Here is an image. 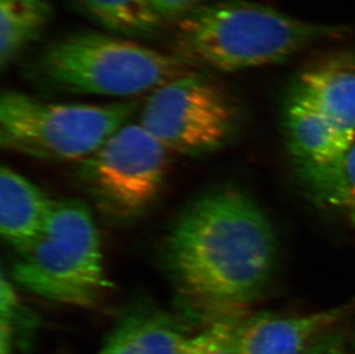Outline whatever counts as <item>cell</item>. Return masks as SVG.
Listing matches in <instances>:
<instances>
[{
  "label": "cell",
  "instance_id": "6da1fadb",
  "mask_svg": "<svg viewBox=\"0 0 355 354\" xmlns=\"http://www.w3.org/2000/svg\"><path fill=\"white\" fill-rule=\"evenodd\" d=\"M277 252L267 214L232 187L195 198L161 245L164 269L184 304L209 322L248 313L272 280Z\"/></svg>",
  "mask_w": 355,
  "mask_h": 354
},
{
  "label": "cell",
  "instance_id": "7a4b0ae2",
  "mask_svg": "<svg viewBox=\"0 0 355 354\" xmlns=\"http://www.w3.org/2000/svg\"><path fill=\"white\" fill-rule=\"evenodd\" d=\"M349 28L312 24L248 0L202 3L178 20L182 57L220 71L279 64L304 47L342 36Z\"/></svg>",
  "mask_w": 355,
  "mask_h": 354
},
{
  "label": "cell",
  "instance_id": "3957f363",
  "mask_svg": "<svg viewBox=\"0 0 355 354\" xmlns=\"http://www.w3.org/2000/svg\"><path fill=\"white\" fill-rule=\"evenodd\" d=\"M181 54L164 53L132 40L76 33L49 44L33 74L40 83L68 94L130 97L197 73Z\"/></svg>",
  "mask_w": 355,
  "mask_h": 354
},
{
  "label": "cell",
  "instance_id": "277c9868",
  "mask_svg": "<svg viewBox=\"0 0 355 354\" xmlns=\"http://www.w3.org/2000/svg\"><path fill=\"white\" fill-rule=\"evenodd\" d=\"M12 282L45 301L94 308L111 289L97 226L82 201H54L43 234L17 254Z\"/></svg>",
  "mask_w": 355,
  "mask_h": 354
},
{
  "label": "cell",
  "instance_id": "5b68a950",
  "mask_svg": "<svg viewBox=\"0 0 355 354\" xmlns=\"http://www.w3.org/2000/svg\"><path fill=\"white\" fill-rule=\"evenodd\" d=\"M137 108L136 101L49 103L7 91L0 99V143L38 160H83L127 124Z\"/></svg>",
  "mask_w": 355,
  "mask_h": 354
},
{
  "label": "cell",
  "instance_id": "8992f818",
  "mask_svg": "<svg viewBox=\"0 0 355 354\" xmlns=\"http://www.w3.org/2000/svg\"><path fill=\"white\" fill-rule=\"evenodd\" d=\"M284 124L297 168L329 164L349 150L355 142V54L325 58L295 76Z\"/></svg>",
  "mask_w": 355,
  "mask_h": 354
},
{
  "label": "cell",
  "instance_id": "52a82bcc",
  "mask_svg": "<svg viewBox=\"0 0 355 354\" xmlns=\"http://www.w3.org/2000/svg\"><path fill=\"white\" fill-rule=\"evenodd\" d=\"M169 152L139 122L127 124L80 161L78 177L98 211L128 224L155 205L164 187Z\"/></svg>",
  "mask_w": 355,
  "mask_h": 354
},
{
  "label": "cell",
  "instance_id": "ba28073f",
  "mask_svg": "<svg viewBox=\"0 0 355 354\" xmlns=\"http://www.w3.org/2000/svg\"><path fill=\"white\" fill-rule=\"evenodd\" d=\"M139 124L169 153L201 155L230 141L237 110L218 83L197 71L152 91Z\"/></svg>",
  "mask_w": 355,
  "mask_h": 354
},
{
  "label": "cell",
  "instance_id": "9c48e42d",
  "mask_svg": "<svg viewBox=\"0 0 355 354\" xmlns=\"http://www.w3.org/2000/svg\"><path fill=\"white\" fill-rule=\"evenodd\" d=\"M343 315V308L302 315L248 314L238 331V354H302L318 336L334 329Z\"/></svg>",
  "mask_w": 355,
  "mask_h": 354
},
{
  "label": "cell",
  "instance_id": "30bf717a",
  "mask_svg": "<svg viewBox=\"0 0 355 354\" xmlns=\"http://www.w3.org/2000/svg\"><path fill=\"white\" fill-rule=\"evenodd\" d=\"M191 336L175 315L144 303L121 315L99 354H182Z\"/></svg>",
  "mask_w": 355,
  "mask_h": 354
},
{
  "label": "cell",
  "instance_id": "8fae6325",
  "mask_svg": "<svg viewBox=\"0 0 355 354\" xmlns=\"http://www.w3.org/2000/svg\"><path fill=\"white\" fill-rule=\"evenodd\" d=\"M54 201L27 177L3 166L0 171V234L17 254L40 239Z\"/></svg>",
  "mask_w": 355,
  "mask_h": 354
},
{
  "label": "cell",
  "instance_id": "7c38bea8",
  "mask_svg": "<svg viewBox=\"0 0 355 354\" xmlns=\"http://www.w3.org/2000/svg\"><path fill=\"white\" fill-rule=\"evenodd\" d=\"M49 0H0V66L8 67L40 40L52 17Z\"/></svg>",
  "mask_w": 355,
  "mask_h": 354
},
{
  "label": "cell",
  "instance_id": "4fadbf2b",
  "mask_svg": "<svg viewBox=\"0 0 355 354\" xmlns=\"http://www.w3.org/2000/svg\"><path fill=\"white\" fill-rule=\"evenodd\" d=\"M298 171L318 204L355 224V142L338 159Z\"/></svg>",
  "mask_w": 355,
  "mask_h": 354
},
{
  "label": "cell",
  "instance_id": "5bb4252c",
  "mask_svg": "<svg viewBox=\"0 0 355 354\" xmlns=\"http://www.w3.org/2000/svg\"><path fill=\"white\" fill-rule=\"evenodd\" d=\"M80 8L103 27L125 37L151 36L162 19L151 0H76Z\"/></svg>",
  "mask_w": 355,
  "mask_h": 354
},
{
  "label": "cell",
  "instance_id": "9a60e30c",
  "mask_svg": "<svg viewBox=\"0 0 355 354\" xmlns=\"http://www.w3.org/2000/svg\"><path fill=\"white\" fill-rule=\"evenodd\" d=\"M205 0H151L162 20H180L201 6Z\"/></svg>",
  "mask_w": 355,
  "mask_h": 354
},
{
  "label": "cell",
  "instance_id": "2e32d148",
  "mask_svg": "<svg viewBox=\"0 0 355 354\" xmlns=\"http://www.w3.org/2000/svg\"><path fill=\"white\" fill-rule=\"evenodd\" d=\"M216 324L214 321L200 332L192 335L182 354H214Z\"/></svg>",
  "mask_w": 355,
  "mask_h": 354
},
{
  "label": "cell",
  "instance_id": "e0dca14e",
  "mask_svg": "<svg viewBox=\"0 0 355 354\" xmlns=\"http://www.w3.org/2000/svg\"><path fill=\"white\" fill-rule=\"evenodd\" d=\"M302 354H344V343L340 335L331 329L318 336Z\"/></svg>",
  "mask_w": 355,
  "mask_h": 354
}]
</instances>
